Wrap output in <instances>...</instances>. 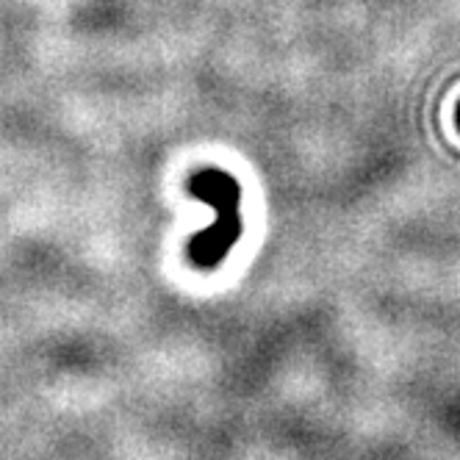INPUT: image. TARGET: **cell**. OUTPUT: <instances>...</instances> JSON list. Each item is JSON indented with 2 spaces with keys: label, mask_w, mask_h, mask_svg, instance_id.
I'll list each match as a JSON object with an SVG mask.
<instances>
[{
  "label": "cell",
  "mask_w": 460,
  "mask_h": 460,
  "mask_svg": "<svg viewBox=\"0 0 460 460\" xmlns=\"http://www.w3.org/2000/svg\"><path fill=\"white\" fill-rule=\"evenodd\" d=\"M189 194L211 206L217 214L214 225L189 242V258L194 267L214 270L227 258V252L236 247L242 236V189L234 175L222 170H200L189 181Z\"/></svg>",
  "instance_id": "cell-1"
},
{
  "label": "cell",
  "mask_w": 460,
  "mask_h": 460,
  "mask_svg": "<svg viewBox=\"0 0 460 460\" xmlns=\"http://www.w3.org/2000/svg\"><path fill=\"white\" fill-rule=\"evenodd\" d=\"M457 125H460V106H457Z\"/></svg>",
  "instance_id": "cell-2"
}]
</instances>
